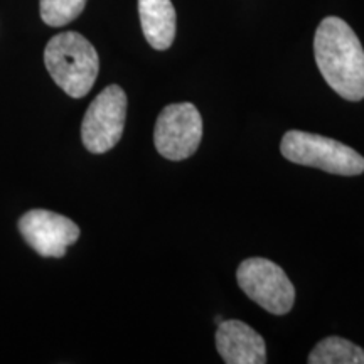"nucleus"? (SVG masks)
I'll list each match as a JSON object with an SVG mask.
<instances>
[{
    "mask_svg": "<svg viewBox=\"0 0 364 364\" xmlns=\"http://www.w3.org/2000/svg\"><path fill=\"white\" fill-rule=\"evenodd\" d=\"M314 54L326 83L348 102H361L364 49L351 26L334 16L322 19L314 38Z\"/></svg>",
    "mask_w": 364,
    "mask_h": 364,
    "instance_id": "obj_1",
    "label": "nucleus"
},
{
    "mask_svg": "<svg viewBox=\"0 0 364 364\" xmlns=\"http://www.w3.org/2000/svg\"><path fill=\"white\" fill-rule=\"evenodd\" d=\"M44 63L59 88L71 98H83L98 78L100 59L97 49L85 36L61 33L44 49Z\"/></svg>",
    "mask_w": 364,
    "mask_h": 364,
    "instance_id": "obj_2",
    "label": "nucleus"
},
{
    "mask_svg": "<svg viewBox=\"0 0 364 364\" xmlns=\"http://www.w3.org/2000/svg\"><path fill=\"white\" fill-rule=\"evenodd\" d=\"M280 150L287 161L329 174L359 176L364 172V157L361 154L329 136L290 130L282 139Z\"/></svg>",
    "mask_w": 364,
    "mask_h": 364,
    "instance_id": "obj_3",
    "label": "nucleus"
},
{
    "mask_svg": "<svg viewBox=\"0 0 364 364\" xmlns=\"http://www.w3.org/2000/svg\"><path fill=\"white\" fill-rule=\"evenodd\" d=\"M240 289L273 316H285L295 302V289L287 273L267 258H248L236 272Z\"/></svg>",
    "mask_w": 364,
    "mask_h": 364,
    "instance_id": "obj_4",
    "label": "nucleus"
},
{
    "mask_svg": "<svg viewBox=\"0 0 364 364\" xmlns=\"http://www.w3.org/2000/svg\"><path fill=\"white\" fill-rule=\"evenodd\" d=\"M127 117V95L118 85L107 86L91 102L81 124V140L91 154H105L122 139Z\"/></svg>",
    "mask_w": 364,
    "mask_h": 364,
    "instance_id": "obj_5",
    "label": "nucleus"
},
{
    "mask_svg": "<svg viewBox=\"0 0 364 364\" xmlns=\"http://www.w3.org/2000/svg\"><path fill=\"white\" fill-rule=\"evenodd\" d=\"M203 139V118L193 103L167 105L157 118L154 142L169 161H184L198 150Z\"/></svg>",
    "mask_w": 364,
    "mask_h": 364,
    "instance_id": "obj_6",
    "label": "nucleus"
},
{
    "mask_svg": "<svg viewBox=\"0 0 364 364\" xmlns=\"http://www.w3.org/2000/svg\"><path fill=\"white\" fill-rule=\"evenodd\" d=\"M19 231L27 243L46 258H61L80 238V228L70 218L46 209H33L19 220Z\"/></svg>",
    "mask_w": 364,
    "mask_h": 364,
    "instance_id": "obj_7",
    "label": "nucleus"
},
{
    "mask_svg": "<svg viewBox=\"0 0 364 364\" xmlns=\"http://www.w3.org/2000/svg\"><path fill=\"white\" fill-rule=\"evenodd\" d=\"M216 349L228 364L267 363V346L262 336L235 318L220 322L216 331Z\"/></svg>",
    "mask_w": 364,
    "mask_h": 364,
    "instance_id": "obj_8",
    "label": "nucleus"
},
{
    "mask_svg": "<svg viewBox=\"0 0 364 364\" xmlns=\"http://www.w3.org/2000/svg\"><path fill=\"white\" fill-rule=\"evenodd\" d=\"M139 16L147 43L157 51L169 49L176 38V9L171 0H139Z\"/></svg>",
    "mask_w": 364,
    "mask_h": 364,
    "instance_id": "obj_9",
    "label": "nucleus"
},
{
    "mask_svg": "<svg viewBox=\"0 0 364 364\" xmlns=\"http://www.w3.org/2000/svg\"><path fill=\"white\" fill-rule=\"evenodd\" d=\"M307 361L311 364H364V349L351 341L331 336L312 349Z\"/></svg>",
    "mask_w": 364,
    "mask_h": 364,
    "instance_id": "obj_10",
    "label": "nucleus"
},
{
    "mask_svg": "<svg viewBox=\"0 0 364 364\" xmlns=\"http://www.w3.org/2000/svg\"><path fill=\"white\" fill-rule=\"evenodd\" d=\"M88 0H41V19L51 27H63L81 16Z\"/></svg>",
    "mask_w": 364,
    "mask_h": 364,
    "instance_id": "obj_11",
    "label": "nucleus"
}]
</instances>
